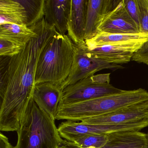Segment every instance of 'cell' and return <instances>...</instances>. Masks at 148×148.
<instances>
[{
    "label": "cell",
    "mask_w": 148,
    "mask_h": 148,
    "mask_svg": "<svg viewBox=\"0 0 148 148\" xmlns=\"http://www.w3.org/2000/svg\"><path fill=\"white\" fill-rule=\"evenodd\" d=\"M38 34L12 58L0 56V130L17 131L32 98L38 59L56 32L45 18L31 27Z\"/></svg>",
    "instance_id": "obj_1"
},
{
    "label": "cell",
    "mask_w": 148,
    "mask_h": 148,
    "mask_svg": "<svg viewBox=\"0 0 148 148\" xmlns=\"http://www.w3.org/2000/svg\"><path fill=\"white\" fill-rule=\"evenodd\" d=\"M74 55L71 40L56 31L38 59L35 84L49 82L61 86L71 73Z\"/></svg>",
    "instance_id": "obj_2"
},
{
    "label": "cell",
    "mask_w": 148,
    "mask_h": 148,
    "mask_svg": "<svg viewBox=\"0 0 148 148\" xmlns=\"http://www.w3.org/2000/svg\"><path fill=\"white\" fill-rule=\"evenodd\" d=\"M148 101V92L143 88L59 106L56 120L81 121L103 115L125 106Z\"/></svg>",
    "instance_id": "obj_3"
},
{
    "label": "cell",
    "mask_w": 148,
    "mask_h": 148,
    "mask_svg": "<svg viewBox=\"0 0 148 148\" xmlns=\"http://www.w3.org/2000/svg\"><path fill=\"white\" fill-rule=\"evenodd\" d=\"M17 132L18 139L15 148H58L63 140L55 120L33 98Z\"/></svg>",
    "instance_id": "obj_4"
},
{
    "label": "cell",
    "mask_w": 148,
    "mask_h": 148,
    "mask_svg": "<svg viewBox=\"0 0 148 148\" xmlns=\"http://www.w3.org/2000/svg\"><path fill=\"white\" fill-rule=\"evenodd\" d=\"M110 82V73H105L92 75L68 86L62 91L59 106L105 97L123 90L113 86Z\"/></svg>",
    "instance_id": "obj_5"
},
{
    "label": "cell",
    "mask_w": 148,
    "mask_h": 148,
    "mask_svg": "<svg viewBox=\"0 0 148 148\" xmlns=\"http://www.w3.org/2000/svg\"><path fill=\"white\" fill-rule=\"evenodd\" d=\"M99 34H138L140 32L125 8L123 0H107L97 24Z\"/></svg>",
    "instance_id": "obj_6"
},
{
    "label": "cell",
    "mask_w": 148,
    "mask_h": 148,
    "mask_svg": "<svg viewBox=\"0 0 148 148\" xmlns=\"http://www.w3.org/2000/svg\"><path fill=\"white\" fill-rule=\"evenodd\" d=\"M74 58L71 73L61 85L62 90L81 79L94 75L96 72L101 70H116L123 68L121 65L110 64L104 60L93 58L84 52L77 45L74 44Z\"/></svg>",
    "instance_id": "obj_7"
},
{
    "label": "cell",
    "mask_w": 148,
    "mask_h": 148,
    "mask_svg": "<svg viewBox=\"0 0 148 148\" xmlns=\"http://www.w3.org/2000/svg\"><path fill=\"white\" fill-rule=\"evenodd\" d=\"M148 121V101L130 105L109 113L83 119L93 124H128Z\"/></svg>",
    "instance_id": "obj_8"
},
{
    "label": "cell",
    "mask_w": 148,
    "mask_h": 148,
    "mask_svg": "<svg viewBox=\"0 0 148 148\" xmlns=\"http://www.w3.org/2000/svg\"><path fill=\"white\" fill-rule=\"evenodd\" d=\"M129 129L128 124H93L74 121L62 122L58 127L61 138L70 142L87 135H106Z\"/></svg>",
    "instance_id": "obj_9"
},
{
    "label": "cell",
    "mask_w": 148,
    "mask_h": 148,
    "mask_svg": "<svg viewBox=\"0 0 148 148\" xmlns=\"http://www.w3.org/2000/svg\"><path fill=\"white\" fill-rule=\"evenodd\" d=\"M84 52L93 58L104 60L110 64L121 65L127 64L132 60L135 53L138 51L143 44H137L126 45H104L92 46L83 42L77 45Z\"/></svg>",
    "instance_id": "obj_10"
},
{
    "label": "cell",
    "mask_w": 148,
    "mask_h": 148,
    "mask_svg": "<svg viewBox=\"0 0 148 148\" xmlns=\"http://www.w3.org/2000/svg\"><path fill=\"white\" fill-rule=\"evenodd\" d=\"M62 91L61 86L52 82H43L34 86L33 99L55 121Z\"/></svg>",
    "instance_id": "obj_11"
},
{
    "label": "cell",
    "mask_w": 148,
    "mask_h": 148,
    "mask_svg": "<svg viewBox=\"0 0 148 148\" xmlns=\"http://www.w3.org/2000/svg\"><path fill=\"white\" fill-rule=\"evenodd\" d=\"M88 0H71L67 35L75 45L84 42Z\"/></svg>",
    "instance_id": "obj_12"
},
{
    "label": "cell",
    "mask_w": 148,
    "mask_h": 148,
    "mask_svg": "<svg viewBox=\"0 0 148 148\" xmlns=\"http://www.w3.org/2000/svg\"><path fill=\"white\" fill-rule=\"evenodd\" d=\"M71 0H45V20L58 32L65 35L71 9Z\"/></svg>",
    "instance_id": "obj_13"
},
{
    "label": "cell",
    "mask_w": 148,
    "mask_h": 148,
    "mask_svg": "<svg viewBox=\"0 0 148 148\" xmlns=\"http://www.w3.org/2000/svg\"><path fill=\"white\" fill-rule=\"evenodd\" d=\"M100 148H148V134L136 131L109 133L106 143Z\"/></svg>",
    "instance_id": "obj_14"
},
{
    "label": "cell",
    "mask_w": 148,
    "mask_h": 148,
    "mask_svg": "<svg viewBox=\"0 0 148 148\" xmlns=\"http://www.w3.org/2000/svg\"><path fill=\"white\" fill-rule=\"evenodd\" d=\"M148 41V33L99 34L88 40H85L87 45L92 46L114 45H126L145 44Z\"/></svg>",
    "instance_id": "obj_15"
},
{
    "label": "cell",
    "mask_w": 148,
    "mask_h": 148,
    "mask_svg": "<svg viewBox=\"0 0 148 148\" xmlns=\"http://www.w3.org/2000/svg\"><path fill=\"white\" fill-rule=\"evenodd\" d=\"M38 37L32 27L26 25L7 23L0 25V39L11 41L21 48L32 39Z\"/></svg>",
    "instance_id": "obj_16"
},
{
    "label": "cell",
    "mask_w": 148,
    "mask_h": 148,
    "mask_svg": "<svg viewBox=\"0 0 148 148\" xmlns=\"http://www.w3.org/2000/svg\"><path fill=\"white\" fill-rule=\"evenodd\" d=\"M27 22L26 11L18 0H0V25H26Z\"/></svg>",
    "instance_id": "obj_17"
},
{
    "label": "cell",
    "mask_w": 148,
    "mask_h": 148,
    "mask_svg": "<svg viewBox=\"0 0 148 148\" xmlns=\"http://www.w3.org/2000/svg\"><path fill=\"white\" fill-rule=\"evenodd\" d=\"M107 0H88L84 40L92 38L97 35V24L103 11Z\"/></svg>",
    "instance_id": "obj_18"
},
{
    "label": "cell",
    "mask_w": 148,
    "mask_h": 148,
    "mask_svg": "<svg viewBox=\"0 0 148 148\" xmlns=\"http://www.w3.org/2000/svg\"><path fill=\"white\" fill-rule=\"evenodd\" d=\"M25 8L27 15L26 25L31 27L45 17V0H18Z\"/></svg>",
    "instance_id": "obj_19"
},
{
    "label": "cell",
    "mask_w": 148,
    "mask_h": 148,
    "mask_svg": "<svg viewBox=\"0 0 148 148\" xmlns=\"http://www.w3.org/2000/svg\"><path fill=\"white\" fill-rule=\"evenodd\" d=\"M106 135H87L77 138L73 143L83 148H100L106 143Z\"/></svg>",
    "instance_id": "obj_20"
},
{
    "label": "cell",
    "mask_w": 148,
    "mask_h": 148,
    "mask_svg": "<svg viewBox=\"0 0 148 148\" xmlns=\"http://www.w3.org/2000/svg\"><path fill=\"white\" fill-rule=\"evenodd\" d=\"M22 48L11 41L0 39L1 57L12 58L18 54Z\"/></svg>",
    "instance_id": "obj_21"
},
{
    "label": "cell",
    "mask_w": 148,
    "mask_h": 148,
    "mask_svg": "<svg viewBox=\"0 0 148 148\" xmlns=\"http://www.w3.org/2000/svg\"><path fill=\"white\" fill-rule=\"evenodd\" d=\"M140 14V33H148V0H137Z\"/></svg>",
    "instance_id": "obj_22"
},
{
    "label": "cell",
    "mask_w": 148,
    "mask_h": 148,
    "mask_svg": "<svg viewBox=\"0 0 148 148\" xmlns=\"http://www.w3.org/2000/svg\"><path fill=\"white\" fill-rule=\"evenodd\" d=\"M125 8L140 33V14L137 0H123Z\"/></svg>",
    "instance_id": "obj_23"
},
{
    "label": "cell",
    "mask_w": 148,
    "mask_h": 148,
    "mask_svg": "<svg viewBox=\"0 0 148 148\" xmlns=\"http://www.w3.org/2000/svg\"><path fill=\"white\" fill-rule=\"evenodd\" d=\"M147 54H148V41L144 44L142 47L134 53L132 59V60L134 61L135 60Z\"/></svg>",
    "instance_id": "obj_24"
},
{
    "label": "cell",
    "mask_w": 148,
    "mask_h": 148,
    "mask_svg": "<svg viewBox=\"0 0 148 148\" xmlns=\"http://www.w3.org/2000/svg\"><path fill=\"white\" fill-rule=\"evenodd\" d=\"M0 148H15L9 142L8 138L2 133L0 134Z\"/></svg>",
    "instance_id": "obj_25"
},
{
    "label": "cell",
    "mask_w": 148,
    "mask_h": 148,
    "mask_svg": "<svg viewBox=\"0 0 148 148\" xmlns=\"http://www.w3.org/2000/svg\"><path fill=\"white\" fill-rule=\"evenodd\" d=\"M134 61L138 63H143L148 65V54L135 60Z\"/></svg>",
    "instance_id": "obj_26"
},
{
    "label": "cell",
    "mask_w": 148,
    "mask_h": 148,
    "mask_svg": "<svg viewBox=\"0 0 148 148\" xmlns=\"http://www.w3.org/2000/svg\"><path fill=\"white\" fill-rule=\"evenodd\" d=\"M58 148H70L66 143L64 139H63Z\"/></svg>",
    "instance_id": "obj_27"
},
{
    "label": "cell",
    "mask_w": 148,
    "mask_h": 148,
    "mask_svg": "<svg viewBox=\"0 0 148 148\" xmlns=\"http://www.w3.org/2000/svg\"></svg>",
    "instance_id": "obj_28"
}]
</instances>
